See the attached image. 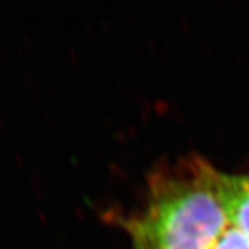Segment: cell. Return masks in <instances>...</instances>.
I'll list each match as a JSON object with an SVG mask.
<instances>
[{"label":"cell","mask_w":249,"mask_h":249,"mask_svg":"<svg viewBox=\"0 0 249 249\" xmlns=\"http://www.w3.org/2000/svg\"><path fill=\"white\" fill-rule=\"evenodd\" d=\"M214 169L201 160L152 178L142 213L126 222L134 249H212L229 220Z\"/></svg>","instance_id":"1"},{"label":"cell","mask_w":249,"mask_h":249,"mask_svg":"<svg viewBox=\"0 0 249 249\" xmlns=\"http://www.w3.org/2000/svg\"><path fill=\"white\" fill-rule=\"evenodd\" d=\"M213 180L229 224L249 235V176L214 169Z\"/></svg>","instance_id":"2"},{"label":"cell","mask_w":249,"mask_h":249,"mask_svg":"<svg viewBox=\"0 0 249 249\" xmlns=\"http://www.w3.org/2000/svg\"><path fill=\"white\" fill-rule=\"evenodd\" d=\"M212 249H249V235L229 224Z\"/></svg>","instance_id":"3"}]
</instances>
